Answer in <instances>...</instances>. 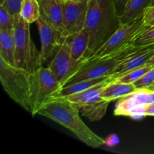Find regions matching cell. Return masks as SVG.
Here are the masks:
<instances>
[{
	"label": "cell",
	"mask_w": 154,
	"mask_h": 154,
	"mask_svg": "<svg viewBox=\"0 0 154 154\" xmlns=\"http://www.w3.org/2000/svg\"><path fill=\"white\" fill-rule=\"evenodd\" d=\"M134 46H143L154 44V26H145L134 37L131 42Z\"/></svg>",
	"instance_id": "603a6c76"
},
{
	"label": "cell",
	"mask_w": 154,
	"mask_h": 154,
	"mask_svg": "<svg viewBox=\"0 0 154 154\" xmlns=\"http://www.w3.org/2000/svg\"><path fill=\"white\" fill-rule=\"evenodd\" d=\"M154 56V44L143 46H134L129 52L127 59L120 63L114 69L112 76H118L135 68L148 64Z\"/></svg>",
	"instance_id": "7c38bea8"
},
{
	"label": "cell",
	"mask_w": 154,
	"mask_h": 154,
	"mask_svg": "<svg viewBox=\"0 0 154 154\" xmlns=\"http://www.w3.org/2000/svg\"><path fill=\"white\" fill-rule=\"evenodd\" d=\"M151 103H154V90L140 89L118 99L115 105L114 114L126 117L132 110Z\"/></svg>",
	"instance_id": "8fae6325"
},
{
	"label": "cell",
	"mask_w": 154,
	"mask_h": 154,
	"mask_svg": "<svg viewBox=\"0 0 154 154\" xmlns=\"http://www.w3.org/2000/svg\"><path fill=\"white\" fill-rule=\"evenodd\" d=\"M115 1L116 6H117V11H118L119 14L120 15L123 13L125 8H126V5H127L128 2H129V0H114Z\"/></svg>",
	"instance_id": "f546056e"
},
{
	"label": "cell",
	"mask_w": 154,
	"mask_h": 154,
	"mask_svg": "<svg viewBox=\"0 0 154 154\" xmlns=\"http://www.w3.org/2000/svg\"><path fill=\"white\" fill-rule=\"evenodd\" d=\"M154 83V67L144 74L138 81L133 83L137 90L147 89Z\"/></svg>",
	"instance_id": "484cf974"
},
{
	"label": "cell",
	"mask_w": 154,
	"mask_h": 154,
	"mask_svg": "<svg viewBox=\"0 0 154 154\" xmlns=\"http://www.w3.org/2000/svg\"><path fill=\"white\" fill-rule=\"evenodd\" d=\"M121 25L114 0H88L84 29L88 33L89 47L84 60L100 48Z\"/></svg>",
	"instance_id": "7a4b0ae2"
},
{
	"label": "cell",
	"mask_w": 154,
	"mask_h": 154,
	"mask_svg": "<svg viewBox=\"0 0 154 154\" xmlns=\"http://www.w3.org/2000/svg\"><path fill=\"white\" fill-rule=\"evenodd\" d=\"M87 6L88 0L63 3V35L66 38L84 29Z\"/></svg>",
	"instance_id": "ba28073f"
},
{
	"label": "cell",
	"mask_w": 154,
	"mask_h": 154,
	"mask_svg": "<svg viewBox=\"0 0 154 154\" xmlns=\"http://www.w3.org/2000/svg\"><path fill=\"white\" fill-rule=\"evenodd\" d=\"M147 116H154V103L147 104L141 108L132 110L126 117H130L133 120H141Z\"/></svg>",
	"instance_id": "d4e9b609"
},
{
	"label": "cell",
	"mask_w": 154,
	"mask_h": 154,
	"mask_svg": "<svg viewBox=\"0 0 154 154\" xmlns=\"http://www.w3.org/2000/svg\"><path fill=\"white\" fill-rule=\"evenodd\" d=\"M148 64L150 65V66H153V67H154V56L153 57V58H152L151 60H150V61H149Z\"/></svg>",
	"instance_id": "1f68e13d"
},
{
	"label": "cell",
	"mask_w": 154,
	"mask_h": 154,
	"mask_svg": "<svg viewBox=\"0 0 154 154\" xmlns=\"http://www.w3.org/2000/svg\"><path fill=\"white\" fill-rule=\"evenodd\" d=\"M14 24V16L5 6L0 5V30H12Z\"/></svg>",
	"instance_id": "cb8c5ba5"
},
{
	"label": "cell",
	"mask_w": 154,
	"mask_h": 154,
	"mask_svg": "<svg viewBox=\"0 0 154 154\" xmlns=\"http://www.w3.org/2000/svg\"><path fill=\"white\" fill-rule=\"evenodd\" d=\"M144 26L142 17L132 23L122 24L118 29L100 48H98L87 59H102L114 55L119 51L130 45L134 37L144 28Z\"/></svg>",
	"instance_id": "52a82bcc"
},
{
	"label": "cell",
	"mask_w": 154,
	"mask_h": 154,
	"mask_svg": "<svg viewBox=\"0 0 154 154\" xmlns=\"http://www.w3.org/2000/svg\"><path fill=\"white\" fill-rule=\"evenodd\" d=\"M145 26H154V4L147 8L142 15Z\"/></svg>",
	"instance_id": "83f0119b"
},
{
	"label": "cell",
	"mask_w": 154,
	"mask_h": 154,
	"mask_svg": "<svg viewBox=\"0 0 154 154\" xmlns=\"http://www.w3.org/2000/svg\"><path fill=\"white\" fill-rule=\"evenodd\" d=\"M105 145L109 147H114L120 143V138L117 134H111L105 138Z\"/></svg>",
	"instance_id": "f1b7e54d"
},
{
	"label": "cell",
	"mask_w": 154,
	"mask_h": 154,
	"mask_svg": "<svg viewBox=\"0 0 154 154\" xmlns=\"http://www.w3.org/2000/svg\"><path fill=\"white\" fill-rule=\"evenodd\" d=\"M38 1L40 4L41 19L63 35V3L60 0Z\"/></svg>",
	"instance_id": "4fadbf2b"
},
{
	"label": "cell",
	"mask_w": 154,
	"mask_h": 154,
	"mask_svg": "<svg viewBox=\"0 0 154 154\" xmlns=\"http://www.w3.org/2000/svg\"><path fill=\"white\" fill-rule=\"evenodd\" d=\"M113 80H114V77L111 75L108 79L103 81V82L99 83V84H96V85L93 86V87H90V88L87 89V90H84V91L80 92V93L65 96V98H66L68 100L73 102V103L77 104V105H81V104L84 103V102H87V101L93 99L96 96L100 95L102 90L105 88V86L108 83L111 82V81H113Z\"/></svg>",
	"instance_id": "ffe728a7"
},
{
	"label": "cell",
	"mask_w": 154,
	"mask_h": 154,
	"mask_svg": "<svg viewBox=\"0 0 154 154\" xmlns=\"http://www.w3.org/2000/svg\"><path fill=\"white\" fill-rule=\"evenodd\" d=\"M72 59L76 63H80L85 57L89 47V35L85 29L68 38Z\"/></svg>",
	"instance_id": "9a60e30c"
},
{
	"label": "cell",
	"mask_w": 154,
	"mask_h": 154,
	"mask_svg": "<svg viewBox=\"0 0 154 154\" xmlns=\"http://www.w3.org/2000/svg\"><path fill=\"white\" fill-rule=\"evenodd\" d=\"M63 3H69V2H78L81 0H60Z\"/></svg>",
	"instance_id": "4dcf8cb0"
},
{
	"label": "cell",
	"mask_w": 154,
	"mask_h": 154,
	"mask_svg": "<svg viewBox=\"0 0 154 154\" xmlns=\"http://www.w3.org/2000/svg\"><path fill=\"white\" fill-rule=\"evenodd\" d=\"M111 76V75H109V76L102 77V78H94V79L83 80V81H78V82L73 83L69 85L63 86L53 97H65V96H69V95L80 93V92L90 88L99 83L106 81Z\"/></svg>",
	"instance_id": "ac0fdd59"
},
{
	"label": "cell",
	"mask_w": 154,
	"mask_h": 154,
	"mask_svg": "<svg viewBox=\"0 0 154 154\" xmlns=\"http://www.w3.org/2000/svg\"><path fill=\"white\" fill-rule=\"evenodd\" d=\"M44 116L64 126L87 145L98 148L105 145V140L93 132L82 119L78 105L65 97H51L39 110Z\"/></svg>",
	"instance_id": "6da1fadb"
},
{
	"label": "cell",
	"mask_w": 154,
	"mask_h": 154,
	"mask_svg": "<svg viewBox=\"0 0 154 154\" xmlns=\"http://www.w3.org/2000/svg\"><path fill=\"white\" fill-rule=\"evenodd\" d=\"M147 89H148V90H154V83H153V84H152V85H150V87H148V88H147Z\"/></svg>",
	"instance_id": "d6a6232c"
},
{
	"label": "cell",
	"mask_w": 154,
	"mask_h": 154,
	"mask_svg": "<svg viewBox=\"0 0 154 154\" xmlns=\"http://www.w3.org/2000/svg\"><path fill=\"white\" fill-rule=\"evenodd\" d=\"M41 41V58L42 64H50L63 42L66 40L63 35L48 25L42 19L36 21Z\"/></svg>",
	"instance_id": "9c48e42d"
},
{
	"label": "cell",
	"mask_w": 154,
	"mask_h": 154,
	"mask_svg": "<svg viewBox=\"0 0 154 154\" xmlns=\"http://www.w3.org/2000/svg\"><path fill=\"white\" fill-rule=\"evenodd\" d=\"M31 72L8 63L0 57V81L9 97L29 111Z\"/></svg>",
	"instance_id": "277c9868"
},
{
	"label": "cell",
	"mask_w": 154,
	"mask_h": 154,
	"mask_svg": "<svg viewBox=\"0 0 154 154\" xmlns=\"http://www.w3.org/2000/svg\"><path fill=\"white\" fill-rule=\"evenodd\" d=\"M137 90L133 84L122 83L114 80L108 83L101 93V96L108 102H114Z\"/></svg>",
	"instance_id": "2e32d148"
},
{
	"label": "cell",
	"mask_w": 154,
	"mask_h": 154,
	"mask_svg": "<svg viewBox=\"0 0 154 154\" xmlns=\"http://www.w3.org/2000/svg\"><path fill=\"white\" fill-rule=\"evenodd\" d=\"M153 68V66L149 64L144 65L143 66H140V67L128 71L118 76L114 77V80L116 81H119V82L133 84Z\"/></svg>",
	"instance_id": "7402d4cb"
},
{
	"label": "cell",
	"mask_w": 154,
	"mask_h": 154,
	"mask_svg": "<svg viewBox=\"0 0 154 154\" xmlns=\"http://www.w3.org/2000/svg\"><path fill=\"white\" fill-rule=\"evenodd\" d=\"M153 4L154 0H129L124 11L120 15L121 23H129L138 20Z\"/></svg>",
	"instance_id": "e0dca14e"
},
{
	"label": "cell",
	"mask_w": 154,
	"mask_h": 154,
	"mask_svg": "<svg viewBox=\"0 0 154 154\" xmlns=\"http://www.w3.org/2000/svg\"><path fill=\"white\" fill-rule=\"evenodd\" d=\"M0 57L9 64L15 66L13 29L0 30Z\"/></svg>",
	"instance_id": "d6986e66"
},
{
	"label": "cell",
	"mask_w": 154,
	"mask_h": 154,
	"mask_svg": "<svg viewBox=\"0 0 154 154\" xmlns=\"http://www.w3.org/2000/svg\"><path fill=\"white\" fill-rule=\"evenodd\" d=\"M15 66L32 72L43 66L41 53L35 46L30 34V24L20 14L14 16L13 28Z\"/></svg>",
	"instance_id": "3957f363"
},
{
	"label": "cell",
	"mask_w": 154,
	"mask_h": 154,
	"mask_svg": "<svg viewBox=\"0 0 154 154\" xmlns=\"http://www.w3.org/2000/svg\"><path fill=\"white\" fill-rule=\"evenodd\" d=\"M30 81L29 112L35 116L42 105L60 90L62 85L51 70L43 66L31 72Z\"/></svg>",
	"instance_id": "8992f818"
},
{
	"label": "cell",
	"mask_w": 154,
	"mask_h": 154,
	"mask_svg": "<svg viewBox=\"0 0 154 154\" xmlns=\"http://www.w3.org/2000/svg\"><path fill=\"white\" fill-rule=\"evenodd\" d=\"M130 45L131 44L111 57L102 59H87L81 61L73 73L65 81L63 86L69 85L83 80L94 79L111 75L114 69L125 60Z\"/></svg>",
	"instance_id": "5b68a950"
},
{
	"label": "cell",
	"mask_w": 154,
	"mask_h": 154,
	"mask_svg": "<svg viewBox=\"0 0 154 154\" xmlns=\"http://www.w3.org/2000/svg\"><path fill=\"white\" fill-rule=\"evenodd\" d=\"M109 103L110 102L99 95L78 106L81 115L90 121H98L105 115Z\"/></svg>",
	"instance_id": "5bb4252c"
},
{
	"label": "cell",
	"mask_w": 154,
	"mask_h": 154,
	"mask_svg": "<svg viewBox=\"0 0 154 154\" xmlns=\"http://www.w3.org/2000/svg\"><path fill=\"white\" fill-rule=\"evenodd\" d=\"M78 64L79 63L74 61L71 56L67 38L61 45L48 68L63 87L65 81L77 69Z\"/></svg>",
	"instance_id": "30bf717a"
},
{
	"label": "cell",
	"mask_w": 154,
	"mask_h": 154,
	"mask_svg": "<svg viewBox=\"0 0 154 154\" xmlns=\"http://www.w3.org/2000/svg\"><path fill=\"white\" fill-rule=\"evenodd\" d=\"M22 0H0V5L5 6L13 16L18 14Z\"/></svg>",
	"instance_id": "4316f807"
},
{
	"label": "cell",
	"mask_w": 154,
	"mask_h": 154,
	"mask_svg": "<svg viewBox=\"0 0 154 154\" xmlns=\"http://www.w3.org/2000/svg\"><path fill=\"white\" fill-rule=\"evenodd\" d=\"M21 17L29 24L40 18V4L38 0H22L20 10Z\"/></svg>",
	"instance_id": "44dd1931"
}]
</instances>
